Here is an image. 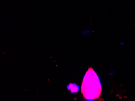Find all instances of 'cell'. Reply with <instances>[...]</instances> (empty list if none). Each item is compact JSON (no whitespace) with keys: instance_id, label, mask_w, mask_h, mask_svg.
Segmentation results:
<instances>
[{"instance_id":"6da1fadb","label":"cell","mask_w":135,"mask_h":101,"mask_svg":"<svg viewBox=\"0 0 135 101\" xmlns=\"http://www.w3.org/2000/svg\"><path fill=\"white\" fill-rule=\"evenodd\" d=\"M81 90L83 97L88 101H93L100 96L101 83L92 67L89 68L83 77Z\"/></svg>"},{"instance_id":"7a4b0ae2","label":"cell","mask_w":135,"mask_h":101,"mask_svg":"<svg viewBox=\"0 0 135 101\" xmlns=\"http://www.w3.org/2000/svg\"><path fill=\"white\" fill-rule=\"evenodd\" d=\"M67 89L71 91L72 93H75L79 90V86L75 83H70L67 87Z\"/></svg>"}]
</instances>
